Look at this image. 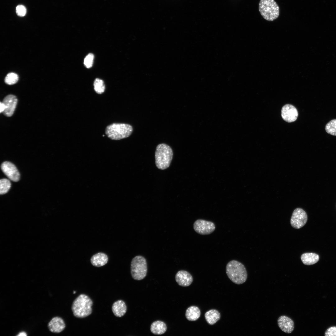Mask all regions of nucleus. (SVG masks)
<instances>
[{"label":"nucleus","instance_id":"obj_1","mask_svg":"<svg viewBox=\"0 0 336 336\" xmlns=\"http://www.w3.org/2000/svg\"><path fill=\"white\" fill-rule=\"evenodd\" d=\"M93 302L91 299L85 294L79 295L73 301L72 310L74 316L77 318H85L92 312Z\"/></svg>","mask_w":336,"mask_h":336},{"label":"nucleus","instance_id":"obj_2","mask_svg":"<svg viewBox=\"0 0 336 336\" xmlns=\"http://www.w3.org/2000/svg\"><path fill=\"white\" fill-rule=\"evenodd\" d=\"M226 273L229 279L237 284L244 283L247 279L245 268L242 263L236 260H232L227 263Z\"/></svg>","mask_w":336,"mask_h":336},{"label":"nucleus","instance_id":"obj_3","mask_svg":"<svg viewBox=\"0 0 336 336\" xmlns=\"http://www.w3.org/2000/svg\"><path fill=\"white\" fill-rule=\"evenodd\" d=\"M173 156V151L170 146L165 143L158 144L155 153V163L157 168L162 170L168 168Z\"/></svg>","mask_w":336,"mask_h":336},{"label":"nucleus","instance_id":"obj_4","mask_svg":"<svg viewBox=\"0 0 336 336\" xmlns=\"http://www.w3.org/2000/svg\"><path fill=\"white\" fill-rule=\"evenodd\" d=\"M133 131V127L130 124L113 123L106 127L105 133L110 139L119 140L128 137L132 133Z\"/></svg>","mask_w":336,"mask_h":336},{"label":"nucleus","instance_id":"obj_5","mask_svg":"<svg viewBox=\"0 0 336 336\" xmlns=\"http://www.w3.org/2000/svg\"><path fill=\"white\" fill-rule=\"evenodd\" d=\"M259 9L262 17L268 21H273L279 16V8L274 0H260Z\"/></svg>","mask_w":336,"mask_h":336},{"label":"nucleus","instance_id":"obj_6","mask_svg":"<svg viewBox=\"0 0 336 336\" xmlns=\"http://www.w3.org/2000/svg\"><path fill=\"white\" fill-rule=\"evenodd\" d=\"M131 273L133 279L140 280L144 279L147 273V265L146 259L141 255L135 257L131 263Z\"/></svg>","mask_w":336,"mask_h":336},{"label":"nucleus","instance_id":"obj_7","mask_svg":"<svg viewBox=\"0 0 336 336\" xmlns=\"http://www.w3.org/2000/svg\"><path fill=\"white\" fill-rule=\"evenodd\" d=\"M307 219V215L306 212L301 208H297L292 213L290 223L293 228L299 229L305 225Z\"/></svg>","mask_w":336,"mask_h":336},{"label":"nucleus","instance_id":"obj_8","mask_svg":"<svg viewBox=\"0 0 336 336\" xmlns=\"http://www.w3.org/2000/svg\"><path fill=\"white\" fill-rule=\"evenodd\" d=\"M193 228L197 233L202 235H208L214 231L216 226L212 222L199 219L194 223Z\"/></svg>","mask_w":336,"mask_h":336},{"label":"nucleus","instance_id":"obj_9","mask_svg":"<svg viewBox=\"0 0 336 336\" xmlns=\"http://www.w3.org/2000/svg\"><path fill=\"white\" fill-rule=\"evenodd\" d=\"M1 168L4 174L10 180L14 182L18 181L20 175L17 168L12 163L5 161L1 165Z\"/></svg>","mask_w":336,"mask_h":336},{"label":"nucleus","instance_id":"obj_10","mask_svg":"<svg viewBox=\"0 0 336 336\" xmlns=\"http://www.w3.org/2000/svg\"><path fill=\"white\" fill-rule=\"evenodd\" d=\"M281 115L285 121L291 123L296 120L298 117V113L296 108L294 106L287 104L282 108Z\"/></svg>","mask_w":336,"mask_h":336},{"label":"nucleus","instance_id":"obj_11","mask_svg":"<svg viewBox=\"0 0 336 336\" xmlns=\"http://www.w3.org/2000/svg\"><path fill=\"white\" fill-rule=\"evenodd\" d=\"M17 102L16 97L12 95H9L3 99L2 102L5 107L3 113L7 117L11 116L15 111Z\"/></svg>","mask_w":336,"mask_h":336},{"label":"nucleus","instance_id":"obj_12","mask_svg":"<svg viewBox=\"0 0 336 336\" xmlns=\"http://www.w3.org/2000/svg\"><path fill=\"white\" fill-rule=\"evenodd\" d=\"M175 280L180 286L188 287L193 282V279L192 275L188 272L184 270L179 271L175 276Z\"/></svg>","mask_w":336,"mask_h":336},{"label":"nucleus","instance_id":"obj_13","mask_svg":"<svg viewBox=\"0 0 336 336\" xmlns=\"http://www.w3.org/2000/svg\"><path fill=\"white\" fill-rule=\"evenodd\" d=\"M279 328L284 332L291 333L294 329V323L290 318L285 315L279 317L278 320Z\"/></svg>","mask_w":336,"mask_h":336},{"label":"nucleus","instance_id":"obj_14","mask_svg":"<svg viewBox=\"0 0 336 336\" xmlns=\"http://www.w3.org/2000/svg\"><path fill=\"white\" fill-rule=\"evenodd\" d=\"M48 327L51 332L59 333L64 330L66 325L63 319L59 316L53 317L49 322Z\"/></svg>","mask_w":336,"mask_h":336},{"label":"nucleus","instance_id":"obj_15","mask_svg":"<svg viewBox=\"0 0 336 336\" xmlns=\"http://www.w3.org/2000/svg\"><path fill=\"white\" fill-rule=\"evenodd\" d=\"M112 310L115 316L121 317L126 313L127 307L123 301L119 300L114 303L112 306Z\"/></svg>","mask_w":336,"mask_h":336},{"label":"nucleus","instance_id":"obj_16","mask_svg":"<svg viewBox=\"0 0 336 336\" xmlns=\"http://www.w3.org/2000/svg\"><path fill=\"white\" fill-rule=\"evenodd\" d=\"M108 257L105 254L99 252L92 256L91 259V262L94 266L100 267L105 265L108 262Z\"/></svg>","mask_w":336,"mask_h":336},{"label":"nucleus","instance_id":"obj_17","mask_svg":"<svg viewBox=\"0 0 336 336\" xmlns=\"http://www.w3.org/2000/svg\"><path fill=\"white\" fill-rule=\"evenodd\" d=\"M167 330L166 324L163 321L157 320L153 322L151 325L150 330L155 335H161L164 334Z\"/></svg>","mask_w":336,"mask_h":336},{"label":"nucleus","instance_id":"obj_18","mask_svg":"<svg viewBox=\"0 0 336 336\" xmlns=\"http://www.w3.org/2000/svg\"><path fill=\"white\" fill-rule=\"evenodd\" d=\"M204 317L207 323L209 325H212L220 319L221 314L217 310L211 309L205 313Z\"/></svg>","mask_w":336,"mask_h":336},{"label":"nucleus","instance_id":"obj_19","mask_svg":"<svg viewBox=\"0 0 336 336\" xmlns=\"http://www.w3.org/2000/svg\"><path fill=\"white\" fill-rule=\"evenodd\" d=\"M201 315L199 309L197 306H192L186 310L185 315L186 318L190 321H194L197 320Z\"/></svg>","mask_w":336,"mask_h":336},{"label":"nucleus","instance_id":"obj_20","mask_svg":"<svg viewBox=\"0 0 336 336\" xmlns=\"http://www.w3.org/2000/svg\"><path fill=\"white\" fill-rule=\"evenodd\" d=\"M302 263L305 265H310L316 263L319 260V255L313 253H306L301 257Z\"/></svg>","mask_w":336,"mask_h":336},{"label":"nucleus","instance_id":"obj_21","mask_svg":"<svg viewBox=\"0 0 336 336\" xmlns=\"http://www.w3.org/2000/svg\"><path fill=\"white\" fill-rule=\"evenodd\" d=\"M93 85L94 90L97 93L101 94L105 91V85L103 81L101 79L98 78L96 79Z\"/></svg>","mask_w":336,"mask_h":336},{"label":"nucleus","instance_id":"obj_22","mask_svg":"<svg viewBox=\"0 0 336 336\" xmlns=\"http://www.w3.org/2000/svg\"><path fill=\"white\" fill-rule=\"evenodd\" d=\"M11 183L8 180L2 179L0 180V194H1L7 193L10 188Z\"/></svg>","mask_w":336,"mask_h":336},{"label":"nucleus","instance_id":"obj_23","mask_svg":"<svg viewBox=\"0 0 336 336\" xmlns=\"http://www.w3.org/2000/svg\"><path fill=\"white\" fill-rule=\"evenodd\" d=\"M325 129L327 133L336 136V119H332L325 126Z\"/></svg>","mask_w":336,"mask_h":336},{"label":"nucleus","instance_id":"obj_24","mask_svg":"<svg viewBox=\"0 0 336 336\" xmlns=\"http://www.w3.org/2000/svg\"><path fill=\"white\" fill-rule=\"evenodd\" d=\"M18 75L14 72L8 73L6 76L5 79V83L8 85L14 84L18 81Z\"/></svg>","mask_w":336,"mask_h":336},{"label":"nucleus","instance_id":"obj_25","mask_svg":"<svg viewBox=\"0 0 336 336\" xmlns=\"http://www.w3.org/2000/svg\"><path fill=\"white\" fill-rule=\"evenodd\" d=\"M94 56L92 53H89L88 54L85 58L84 63L85 67L87 68H90L92 66Z\"/></svg>","mask_w":336,"mask_h":336},{"label":"nucleus","instance_id":"obj_26","mask_svg":"<svg viewBox=\"0 0 336 336\" xmlns=\"http://www.w3.org/2000/svg\"><path fill=\"white\" fill-rule=\"evenodd\" d=\"M16 12L18 16L22 17L25 16L26 13V7L22 5H19L16 8Z\"/></svg>","mask_w":336,"mask_h":336},{"label":"nucleus","instance_id":"obj_27","mask_svg":"<svg viewBox=\"0 0 336 336\" xmlns=\"http://www.w3.org/2000/svg\"><path fill=\"white\" fill-rule=\"evenodd\" d=\"M325 336H336V326H332L329 328L325 333Z\"/></svg>","mask_w":336,"mask_h":336},{"label":"nucleus","instance_id":"obj_28","mask_svg":"<svg viewBox=\"0 0 336 336\" xmlns=\"http://www.w3.org/2000/svg\"><path fill=\"white\" fill-rule=\"evenodd\" d=\"M0 113H1L2 112H3V111H4V110H5V107L4 105V104L3 103V102H0Z\"/></svg>","mask_w":336,"mask_h":336},{"label":"nucleus","instance_id":"obj_29","mask_svg":"<svg viewBox=\"0 0 336 336\" xmlns=\"http://www.w3.org/2000/svg\"><path fill=\"white\" fill-rule=\"evenodd\" d=\"M27 335L26 333L25 332H24V331H22V332H20L17 335V336H26Z\"/></svg>","mask_w":336,"mask_h":336},{"label":"nucleus","instance_id":"obj_30","mask_svg":"<svg viewBox=\"0 0 336 336\" xmlns=\"http://www.w3.org/2000/svg\"><path fill=\"white\" fill-rule=\"evenodd\" d=\"M75 293H76V292L75 291H74V294Z\"/></svg>","mask_w":336,"mask_h":336}]
</instances>
